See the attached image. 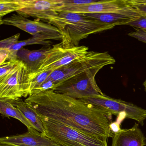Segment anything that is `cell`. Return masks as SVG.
I'll use <instances>...</instances> for the list:
<instances>
[{
	"mask_svg": "<svg viewBox=\"0 0 146 146\" xmlns=\"http://www.w3.org/2000/svg\"><path fill=\"white\" fill-rule=\"evenodd\" d=\"M25 101L38 115L81 132L101 139L114 135L110 128L112 114L81 100L50 90L30 96Z\"/></svg>",
	"mask_w": 146,
	"mask_h": 146,
	"instance_id": "6da1fadb",
	"label": "cell"
},
{
	"mask_svg": "<svg viewBox=\"0 0 146 146\" xmlns=\"http://www.w3.org/2000/svg\"><path fill=\"white\" fill-rule=\"evenodd\" d=\"M55 27L61 31V43L64 48L78 46L89 36L113 28L83 14L62 11Z\"/></svg>",
	"mask_w": 146,
	"mask_h": 146,
	"instance_id": "7a4b0ae2",
	"label": "cell"
},
{
	"mask_svg": "<svg viewBox=\"0 0 146 146\" xmlns=\"http://www.w3.org/2000/svg\"><path fill=\"white\" fill-rule=\"evenodd\" d=\"M39 115L44 126V135L61 146H108V139H101Z\"/></svg>",
	"mask_w": 146,
	"mask_h": 146,
	"instance_id": "3957f363",
	"label": "cell"
},
{
	"mask_svg": "<svg viewBox=\"0 0 146 146\" xmlns=\"http://www.w3.org/2000/svg\"><path fill=\"white\" fill-rule=\"evenodd\" d=\"M116 60L107 52H89L83 58L52 72L46 81H52L57 84L101 65L115 64Z\"/></svg>",
	"mask_w": 146,
	"mask_h": 146,
	"instance_id": "277c9868",
	"label": "cell"
},
{
	"mask_svg": "<svg viewBox=\"0 0 146 146\" xmlns=\"http://www.w3.org/2000/svg\"><path fill=\"white\" fill-rule=\"evenodd\" d=\"M105 65L96 66L59 84L54 90L74 99H80L103 95L96 83L95 77Z\"/></svg>",
	"mask_w": 146,
	"mask_h": 146,
	"instance_id": "5b68a950",
	"label": "cell"
},
{
	"mask_svg": "<svg viewBox=\"0 0 146 146\" xmlns=\"http://www.w3.org/2000/svg\"><path fill=\"white\" fill-rule=\"evenodd\" d=\"M31 82L29 68L21 61L13 71L0 78V99L17 100L29 97Z\"/></svg>",
	"mask_w": 146,
	"mask_h": 146,
	"instance_id": "8992f818",
	"label": "cell"
},
{
	"mask_svg": "<svg viewBox=\"0 0 146 146\" xmlns=\"http://www.w3.org/2000/svg\"><path fill=\"white\" fill-rule=\"evenodd\" d=\"M80 100L113 115H123L126 118L135 120L142 125L146 119V109L119 99L111 98L105 94L95 96Z\"/></svg>",
	"mask_w": 146,
	"mask_h": 146,
	"instance_id": "52a82bcc",
	"label": "cell"
},
{
	"mask_svg": "<svg viewBox=\"0 0 146 146\" xmlns=\"http://www.w3.org/2000/svg\"><path fill=\"white\" fill-rule=\"evenodd\" d=\"M24 8L17 12L25 17H33L55 26L64 7L63 0H25Z\"/></svg>",
	"mask_w": 146,
	"mask_h": 146,
	"instance_id": "ba28073f",
	"label": "cell"
},
{
	"mask_svg": "<svg viewBox=\"0 0 146 146\" xmlns=\"http://www.w3.org/2000/svg\"><path fill=\"white\" fill-rule=\"evenodd\" d=\"M62 11L83 14L122 13L139 15L128 5L126 0L97 1L91 4L64 9Z\"/></svg>",
	"mask_w": 146,
	"mask_h": 146,
	"instance_id": "9c48e42d",
	"label": "cell"
},
{
	"mask_svg": "<svg viewBox=\"0 0 146 146\" xmlns=\"http://www.w3.org/2000/svg\"><path fill=\"white\" fill-rule=\"evenodd\" d=\"M0 21L1 25L17 27L32 36L38 34L62 35L59 29L50 24L41 22L38 19L30 20L19 14H13L11 17L1 19Z\"/></svg>",
	"mask_w": 146,
	"mask_h": 146,
	"instance_id": "30bf717a",
	"label": "cell"
},
{
	"mask_svg": "<svg viewBox=\"0 0 146 146\" xmlns=\"http://www.w3.org/2000/svg\"><path fill=\"white\" fill-rule=\"evenodd\" d=\"M23 134L0 138V143L19 146H61L35 128Z\"/></svg>",
	"mask_w": 146,
	"mask_h": 146,
	"instance_id": "8fae6325",
	"label": "cell"
},
{
	"mask_svg": "<svg viewBox=\"0 0 146 146\" xmlns=\"http://www.w3.org/2000/svg\"><path fill=\"white\" fill-rule=\"evenodd\" d=\"M62 46V43L60 42L52 47L37 50L31 51L23 48L18 52V58L26 64L30 74H32L40 68L47 59Z\"/></svg>",
	"mask_w": 146,
	"mask_h": 146,
	"instance_id": "7c38bea8",
	"label": "cell"
},
{
	"mask_svg": "<svg viewBox=\"0 0 146 146\" xmlns=\"http://www.w3.org/2000/svg\"><path fill=\"white\" fill-rule=\"evenodd\" d=\"M139 124L135 123L130 129H120L114 134L111 146H145L146 139Z\"/></svg>",
	"mask_w": 146,
	"mask_h": 146,
	"instance_id": "4fadbf2b",
	"label": "cell"
},
{
	"mask_svg": "<svg viewBox=\"0 0 146 146\" xmlns=\"http://www.w3.org/2000/svg\"><path fill=\"white\" fill-rule=\"evenodd\" d=\"M88 49V48L85 46L67 48L58 60L46 67L42 72L49 70L54 71L80 59L88 54L89 52Z\"/></svg>",
	"mask_w": 146,
	"mask_h": 146,
	"instance_id": "5bb4252c",
	"label": "cell"
},
{
	"mask_svg": "<svg viewBox=\"0 0 146 146\" xmlns=\"http://www.w3.org/2000/svg\"><path fill=\"white\" fill-rule=\"evenodd\" d=\"M84 15L113 28L117 25H127L129 23L134 21L141 16L122 13H90Z\"/></svg>",
	"mask_w": 146,
	"mask_h": 146,
	"instance_id": "9a60e30c",
	"label": "cell"
},
{
	"mask_svg": "<svg viewBox=\"0 0 146 146\" xmlns=\"http://www.w3.org/2000/svg\"><path fill=\"white\" fill-rule=\"evenodd\" d=\"M62 40L61 35L55 34H38L33 36L32 38L23 41H19L18 42L13 45L10 49L11 53L17 55L18 51L24 46L32 45H42L49 46L52 42L51 40Z\"/></svg>",
	"mask_w": 146,
	"mask_h": 146,
	"instance_id": "2e32d148",
	"label": "cell"
},
{
	"mask_svg": "<svg viewBox=\"0 0 146 146\" xmlns=\"http://www.w3.org/2000/svg\"><path fill=\"white\" fill-rule=\"evenodd\" d=\"M12 100L14 106L21 111L25 117L29 121L33 128L44 135L45 129L43 123L35 108L25 101H23L21 99Z\"/></svg>",
	"mask_w": 146,
	"mask_h": 146,
	"instance_id": "e0dca14e",
	"label": "cell"
},
{
	"mask_svg": "<svg viewBox=\"0 0 146 146\" xmlns=\"http://www.w3.org/2000/svg\"><path fill=\"white\" fill-rule=\"evenodd\" d=\"M0 113L4 117H10L18 119L27 127L28 129L33 127L29 120L21 111L14 106L12 100L0 99Z\"/></svg>",
	"mask_w": 146,
	"mask_h": 146,
	"instance_id": "ac0fdd59",
	"label": "cell"
},
{
	"mask_svg": "<svg viewBox=\"0 0 146 146\" xmlns=\"http://www.w3.org/2000/svg\"><path fill=\"white\" fill-rule=\"evenodd\" d=\"M25 6V0H0V17L13 12H18Z\"/></svg>",
	"mask_w": 146,
	"mask_h": 146,
	"instance_id": "d6986e66",
	"label": "cell"
},
{
	"mask_svg": "<svg viewBox=\"0 0 146 146\" xmlns=\"http://www.w3.org/2000/svg\"><path fill=\"white\" fill-rule=\"evenodd\" d=\"M52 72V71L50 70L43 72L31 79V94L30 96L32 95L34 91L40 88L41 85L46 82Z\"/></svg>",
	"mask_w": 146,
	"mask_h": 146,
	"instance_id": "ffe728a7",
	"label": "cell"
},
{
	"mask_svg": "<svg viewBox=\"0 0 146 146\" xmlns=\"http://www.w3.org/2000/svg\"><path fill=\"white\" fill-rule=\"evenodd\" d=\"M19 59L9 60L0 65V78L8 75L13 71L21 63Z\"/></svg>",
	"mask_w": 146,
	"mask_h": 146,
	"instance_id": "44dd1931",
	"label": "cell"
},
{
	"mask_svg": "<svg viewBox=\"0 0 146 146\" xmlns=\"http://www.w3.org/2000/svg\"><path fill=\"white\" fill-rule=\"evenodd\" d=\"M126 1L128 5L139 15H146V0Z\"/></svg>",
	"mask_w": 146,
	"mask_h": 146,
	"instance_id": "7402d4cb",
	"label": "cell"
},
{
	"mask_svg": "<svg viewBox=\"0 0 146 146\" xmlns=\"http://www.w3.org/2000/svg\"><path fill=\"white\" fill-rule=\"evenodd\" d=\"M97 1L94 0H63L64 7L61 10V12L64 9L67 8H73V7H77L84 5H88L96 2Z\"/></svg>",
	"mask_w": 146,
	"mask_h": 146,
	"instance_id": "603a6c76",
	"label": "cell"
},
{
	"mask_svg": "<svg viewBox=\"0 0 146 146\" xmlns=\"http://www.w3.org/2000/svg\"><path fill=\"white\" fill-rule=\"evenodd\" d=\"M20 34H17L9 38L2 40L0 42V49H5L10 51V49L13 45L19 42V39L20 37Z\"/></svg>",
	"mask_w": 146,
	"mask_h": 146,
	"instance_id": "cb8c5ba5",
	"label": "cell"
},
{
	"mask_svg": "<svg viewBox=\"0 0 146 146\" xmlns=\"http://www.w3.org/2000/svg\"><path fill=\"white\" fill-rule=\"evenodd\" d=\"M127 25L135 27L136 29H140L146 32V15L139 16Z\"/></svg>",
	"mask_w": 146,
	"mask_h": 146,
	"instance_id": "d4e9b609",
	"label": "cell"
},
{
	"mask_svg": "<svg viewBox=\"0 0 146 146\" xmlns=\"http://www.w3.org/2000/svg\"><path fill=\"white\" fill-rule=\"evenodd\" d=\"M128 36L146 43V32L142 30L136 29L135 31L129 33Z\"/></svg>",
	"mask_w": 146,
	"mask_h": 146,
	"instance_id": "484cf974",
	"label": "cell"
},
{
	"mask_svg": "<svg viewBox=\"0 0 146 146\" xmlns=\"http://www.w3.org/2000/svg\"><path fill=\"white\" fill-rule=\"evenodd\" d=\"M10 51L7 49H0V65L8 60Z\"/></svg>",
	"mask_w": 146,
	"mask_h": 146,
	"instance_id": "4316f807",
	"label": "cell"
},
{
	"mask_svg": "<svg viewBox=\"0 0 146 146\" xmlns=\"http://www.w3.org/2000/svg\"><path fill=\"white\" fill-rule=\"evenodd\" d=\"M120 124L119 122L116 121V122H112L110 125V128L114 134L118 132L121 129L120 128Z\"/></svg>",
	"mask_w": 146,
	"mask_h": 146,
	"instance_id": "83f0119b",
	"label": "cell"
},
{
	"mask_svg": "<svg viewBox=\"0 0 146 146\" xmlns=\"http://www.w3.org/2000/svg\"><path fill=\"white\" fill-rule=\"evenodd\" d=\"M0 146H19L14 144H8V143H0Z\"/></svg>",
	"mask_w": 146,
	"mask_h": 146,
	"instance_id": "f1b7e54d",
	"label": "cell"
},
{
	"mask_svg": "<svg viewBox=\"0 0 146 146\" xmlns=\"http://www.w3.org/2000/svg\"><path fill=\"white\" fill-rule=\"evenodd\" d=\"M143 86L144 88V89H145V91L146 92V79L145 81H144V82L143 83Z\"/></svg>",
	"mask_w": 146,
	"mask_h": 146,
	"instance_id": "f546056e",
	"label": "cell"
}]
</instances>
